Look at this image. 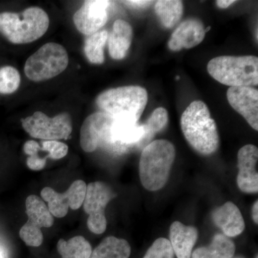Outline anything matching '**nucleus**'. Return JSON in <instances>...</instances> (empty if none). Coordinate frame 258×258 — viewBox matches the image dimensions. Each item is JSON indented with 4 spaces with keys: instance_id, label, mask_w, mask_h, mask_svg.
<instances>
[{
    "instance_id": "c85d7f7f",
    "label": "nucleus",
    "mask_w": 258,
    "mask_h": 258,
    "mask_svg": "<svg viewBox=\"0 0 258 258\" xmlns=\"http://www.w3.org/2000/svg\"><path fill=\"white\" fill-rule=\"evenodd\" d=\"M122 3L127 6L134 8V9H145L150 6L154 3L153 1H141V0H130V1H123Z\"/></svg>"
},
{
    "instance_id": "ddd939ff",
    "label": "nucleus",
    "mask_w": 258,
    "mask_h": 258,
    "mask_svg": "<svg viewBox=\"0 0 258 258\" xmlns=\"http://www.w3.org/2000/svg\"><path fill=\"white\" fill-rule=\"evenodd\" d=\"M227 98L230 106L247 120L249 125L258 130V91L253 87H230Z\"/></svg>"
},
{
    "instance_id": "2f4dec72",
    "label": "nucleus",
    "mask_w": 258,
    "mask_h": 258,
    "mask_svg": "<svg viewBox=\"0 0 258 258\" xmlns=\"http://www.w3.org/2000/svg\"><path fill=\"white\" fill-rule=\"evenodd\" d=\"M0 258H5L4 255H3V252H2L1 250H0Z\"/></svg>"
},
{
    "instance_id": "4be33fe9",
    "label": "nucleus",
    "mask_w": 258,
    "mask_h": 258,
    "mask_svg": "<svg viewBox=\"0 0 258 258\" xmlns=\"http://www.w3.org/2000/svg\"><path fill=\"white\" fill-rule=\"evenodd\" d=\"M154 10L163 26L171 28L181 20L184 8L181 1L159 0L156 2Z\"/></svg>"
},
{
    "instance_id": "0eeeda50",
    "label": "nucleus",
    "mask_w": 258,
    "mask_h": 258,
    "mask_svg": "<svg viewBox=\"0 0 258 258\" xmlns=\"http://www.w3.org/2000/svg\"><path fill=\"white\" fill-rule=\"evenodd\" d=\"M22 125L32 137L45 141L66 140L73 131L72 119L68 113L50 118L41 111H36L22 120Z\"/></svg>"
},
{
    "instance_id": "393cba45",
    "label": "nucleus",
    "mask_w": 258,
    "mask_h": 258,
    "mask_svg": "<svg viewBox=\"0 0 258 258\" xmlns=\"http://www.w3.org/2000/svg\"><path fill=\"white\" fill-rule=\"evenodd\" d=\"M21 78L18 70L13 66H4L0 69V93L9 95L18 91Z\"/></svg>"
},
{
    "instance_id": "cd10ccee",
    "label": "nucleus",
    "mask_w": 258,
    "mask_h": 258,
    "mask_svg": "<svg viewBox=\"0 0 258 258\" xmlns=\"http://www.w3.org/2000/svg\"><path fill=\"white\" fill-rule=\"evenodd\" d=\"M42 151L47 152L50 159H62L69 153V147L67 144L59 141H44L42 143Z\"/></svg>"
},
{
    "instance_id": "412c9836",
    "label": "nucleus",
    "mask_w": 258,
    "mask_h": 258,
    "mask_svg": "<svg viewBox=\"0 0 258 258\" xmlns=\"http://www.w3.org/2000/svg\"><path fill=\"white\" fill-rule=\"evenodd\" d=\"M57 249L62 258H90L93 250L90 242L83 236H76L68 241L60 239Z\"/></svg>"
},
{
    "instance_id": "f8f14e48",
    "label": "nucleus",
    "mask_w": 258,
    "mask_h": 258,
    "mask_svg": "<svg viewBox=\"0 0 258 258\" xmlns=\"http://www.w3.org/2000/svg\"><path fill=\"white\" fill-rule=\"evenodd\" d=\"M110 1L88 0L83 3L74 16L76 28L83 35H93L100 31L108 21V10Z\"/></svg>"
},
{
    "instance_id": "7c9ffc66",
    "label": "nucleus",
    "mask_w": 258,
    "mask_h": 258,
    "mask_svg": "<svg viewBox=\"0 0 258 258\" xmlns=\"http://www.w3.org/2000/svg\"><path fill=\"white\" fill-rule=\"evenodd\" d=\"M252 219H253V221L254 223H258V202H255L254 203L253 207H252Z\"/></svg>"
},
{
    "instance_id": "f03ea898",
    "label": "nucleus",
    "mask_w": 258,
    "mask_h": 258,
    "mask_svg": "<svg viewBox=\"0 0 258 258\" xmlns=\"http://www.w3.org/2000/svg\"><path fill=\"white\" fill-rule=\"evenodd\" d=\"M175 157V148L167 140L154 141L144 148L139 161V176L145 189L155 191L165 186Z\"/></svg>"
},
{
    "instance_id": "a211bd4d",
    "label": "nucleus",
    "mask_w": 258,
    "mask_h": 258,
    "mask_svg": "<svg viewBox=\"0 0 258 258\" xmlns=\"http://www.w3.org/2000/svg\"><path fill=\"white\" fill-rule=\"evenodd\" d=\"M133 39V29L123 20H115L108 37V50L114 60H122L128 53Z\"/></svg>"
},
{
    "instance_id": "6ab92c4d",
    "label": "nucleus",
    "mask_w": 258,
    "mask_h": 258,
    "mask_svg": "<svg viewBox=\"0 0 258 258\" xmlns=\"http://www.w3.org/2000/svg\"><path fill=\"white\" fill-rule=\"evenodd\" d=\"M235 252V245L229 237L217 234L208 247L195 249L191 258H232Z\"/></svg>"
},
{
    "instance_id": "b1692460",
    "label": "nucleus",
    "mask_w": 258,
    "mask_h": 258,
    "mask_svg": "<svg viewBox=\"0 0 258 258\" xmlns=\"http://www.w3.org/2000/svg\"><path fill=\"white\" fill-rule=\"evenodd\" d=\"M169 122V114L165 108H158L154 110L152 115L144 125L146 136L142 144H149L156 134L164 130ZM146 145V146H147Z\"/></svg>"
},
{
    "instance_id": "aec40b11",
    "label": "nucleus",
    "mask_w": 258,
    "mask_h": 258,
    "mask_svg": "<svg viewBox=\"0 0 258 258\" xmlns=\"http://www.w3.org/2000/svg\"><path fill=\"white\" fill-rule=\"evenodd\" d=\"M131 251L130 244L124 239L110 236L92 250L90 258H129Z\"/></svg>"
},
{
    "instance_id": "a878e982",
    "label": "nucleus",
    "mask_w": 258,
    "mask_h": 258,
    "mask_svg": "<svg viewBox=\"0 0 258 258\" xmlns=\"http://www.w3.org/2000/svg\"><path fill=\"white\" fill-rule=\"evenodd\" d=\"M24 152L29 157L27 165L32 171H40L46 165L47 159L39 155L40 146L35 141L29 140L24 144Z\"/></svg>"
},
{
    "instance_id": "2eb2a0df",
    "label": "nucleus",
    "mask_w": 258,
    "mask_h": 258,
    "mask_svg": "<svg viewBox=\"0 0 258 258\" xmlns=\"http://www.w3.org/2000/svg\"><path fill=\"white\" fill-rule=\"evenodd\" d=\"M205 34L203 23L200 20L189 19L176 28L168 42V46L174 52L184 48H192L203 41Z\"/></svg>"
},
{
    "instance_id": "423d86ee",
    "label": "nucleus",
    "mask_w": 258,
    "mask_h": 258,
    "mask_svg": "<svg viewBox=\"0 0 258 258\" xmlns=\"http://www.w3.org/2000/svg\"><path fill=\"white\" fill-rule=\"evenodd\" d=\"M69 63L66 49L60 44L48 42L28 57L24 71L30 81L40 82L62 74Z\"/></svg>"
},
{
    "instance_id": "4468645a",
    "label": "nucleus",
    "mask_w": 258,
    "mask_h": 258,
    "mask_svg": "<svg viewBox=\"0 0 258 258\" xmlns=\"http://www.w3.org/2000/svg\"><path fill=\"white\" fill-rule=\"evenodd\" d=\"M257 161L258 149L252 144L241 148L237 154L239 172L237 183L242 192H257L258 174L256 169Z\"/></svg>"
},
{
    "instance_id": "473e14b6",
    "label": "nucleus",
    "mask_w": 258,
    "mask_h": 258,
    "mask_svg": "<svg viewBox=\"0 0 258 258\" xmlns=\"http://www.w3.org/2000/svg\"><path fill=\"white\" fill-rule=\"evenodd\" d=\"M235 258H242V257H235Z\"/></svg>"
},
{
    "instance_id": "5701e85b",
    "label": "nucleus",
    "mask_w": 258,
    "mask_h": 258,
    "mask_svg": "<svg viewBox=\"0 0 258 258\" xmlns=\"http://www.w3.org/2000/svg\"><path fill=\"white\" fill-rule=\"evenodd\" d=\"M108 38V32L106 30H101L89 35L85 40V55L91 63L104 62V47Z\"/></svg>"
},
{
    "instance_id": "6e6552de",
    "label": "nucleus",
    "mask_w": 258,
    "mask_h": 258,
    "mask_svg": "<svg viewBox=\"0 0 258 258\" xmlns=\"http://www.w3.org/2000/svg\"><path fill=\"white\" fill-rule=\"evenodd\" d=\"M114 197L111 186L102 181L90 183L86 187L83 210L88 215V228L93 233L101 235L106 231L107 220L105 210Z\"/></svg>"
},
{
    "instance_id": "f257e3e1",
    "label": "nucleus",
    "mask_w": 258,
    "mask_h": 258,
    "mask_svg": "<svg viewBox=\"0 0 258 258\" xmlns=\"http://www.w3.org/2000/svg\"><path fill=\"white\" fill-rule=\"evenodd\" d=\"M183 134L191 147L203 155H211L220 146L216 123L208 106L201 101L190 103L181 118Z\"/></svg>"
},
{
    "instance_id": "f3484780",
    "label": "nucleus",
    "mask_w": 258,
    "mask_h": 258,
    "mask_svg": "<svg viewBox=\"0 0 258 258\" xmlns=\"http://www.w3.org/2000/svg\"><path fill=\"white\" fill-rule=\"evenodd\" d=\"M198 238V231L195 227L178 221L171 224L169 240L176 257L191 258Z\"/></svg>"
},
{
    "instance_id": "39448f33",
    "label": "nucleus",
    "mask_w": 258,
    "mask_h": 258,
    "mask_svg": "<svg viewBox=\"0 0 258 258\" xmlns=\"http://www.w3.org/2000/svg\"><path fill=\"white\" fill-rule=\"evenodd\" d=\"M148 93L145 88L137 86L111 88L96 98V104L103 113L114 118L138 122L145 109Z\"/></svg>"
},
{
    "instance_id": "bb28decb",
    "label": "nucleus",
    "mask_w": 258,
    "mask_h": 258,
    "mask_svg": "<svg viewBox=\"0 0 258 258\" xmlns=\"http://www.w3.org/2000/svg\"><path fill=\"white\" fill-rule=\"evenodd\" d=\"M174 252L169 240L157 239L148 249L144 258H174Z\"/></svg>"
},
{
    "instance_id": "7ed1b4c3",
    "label": "nucleus",
    "mask_w": 258,
    "mask_h": 258,
    "mask_svg": "<svg viewBox=\"0 0 258 258\" xmlns=\"http://www.w3.org/2000/svg\"><path fill=\"white\" fill-rule=\"evenodd\" d=\"M50 25L46 12L39 7H30L18 13H0V33L16 45L30 43L43 36Z\"/></svg>"
},
{
    "instance_id": "dca6fc26",
    "label": "nucleus",
    "mask_w": 258,
    "mask_h": 258,
    "mask_svg": "<svg viewBox=\"0 0 258 258\" xmlns=\"http://www.w3.org/2000/svg\"><path fill=\"white\" fill-rule=\"evenodd\" d=\"M215 225L227 237H235L242 233L245 227L243 217L235 204L227 202L212 213Z\"/></svg>"
},
{
    "instance_id": "1a4fd4ad",
    "label": "nucleus",
    "mask_w": 258,
    "mask_h": 258,
    "mask_svg": "<svg viewBox=\"0 0 258 258\" xmlns=\"http://www.w3.org/2000/svg\"><path fill=\"white\" fill-rule=\"evenodd\" d=\"M28 220L20 229V237L27 245L39 247L43 242L42 227L49 228L54 224V218L46 204L36 195H30L25 201Z\"/></svg>"
},
{
    "instance_id": "9b49d317",
    "label": "nucleus",
    "mask_w": 258,
    "mask_h": 258,
    "mask_svg": "<svg viewBox=\"0 0 258 258\" xmlns=\"http://www.w3.org/2000/svg\"><path fill=\"white\" fill-rule=\"evenodd\" d=\"M86 182L83 180H76L67 191L58 193L52 188H44L41 197L47 203V208L52 216L62 218L67 215L69 209L79 210L83 204L86 192Z\"/></svg>"
},
{
    "instance_id": "c756f323",
    "label": "nucleus",
    "mask_w": 258,
    "mask_h": 258,
    "mask_svg": "<svg viewBox=\"0 0 258 258\" xmlns=\"http://www.w3.org/2000/svg\"><path fill=\"white\" fill-rule=\"evenodd\" d=\"M235 3L236 1H234V0H218V1H216V5L218 8H221V9H226Z\"/></svg>"
},
{
    "instance_id": "20e7f679",
    "label": "nucleus",
    "mask_w": 258,
    "mask_h": 258,
    "mask_svg": "<svg viewBox=\"0 0 258 258\" xmlns=\"http://www.w3.org/2000/svg\"><path fill=\"white\" fill-rule=\"evenodd\" d=\"M208 71L214 79L230 87H252L258 84L256 56H219L210 60Z\"/></svg>"
},
{
    "instance_id": "9d476101",
    "label": "nucleus",
    "mask_w": 258,
    "mask_h": 258,
    "mask_svg": "<svg viewBox=\"0 0 258 258\" xmlns=\"http://www.w3.org/2000/svg\"><path fill=\"white\" fill-rule=\"evenodd\" d=\"M113 120L112 115L103 112H96L86 118L80 136V143L84 152H93L99 147L113 151L111 137Z\"/></svg>"
}]
</instances>
